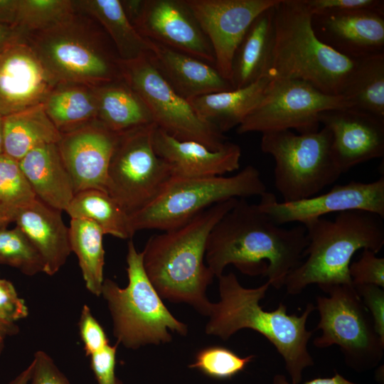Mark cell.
<instances>
[{
  "instance_id": "1",
  "label": "cell",
  "mask_w": 384,
  "mask_h": 384,
  "mask_svg": "<svg viewBox=\"0 0 384 384\" xmlns=\"http://www.w3.org/2000/svg\"><path fill=\"white\" fill-rule=\"evenodd\" d=\"M307 245L303 225L284 228L257 204L239 198L211 230L205 258L217 278L233 265L244 274L267 276L270 286L280 289L302 262Z\"/></svg>"
},
{
  "instance_id": "2",
  "label": "cell",
  "mask_w": 384,
  "mask_h": 384,
  "mask_svg": "<svg viewBox=\"0 0 384 384\" xmlns=\"http://www.w3.org/2000/svg\"><path fill=\"white\" fill-rule=\"evenodd\" d=\"M218 279L220 299L212 302L206 333L223 341L245 329L260 334L282 357L291 383L299 384L304 370L314 364L308 349L314 331L307 330L306 321L315 306L308 303L300 316L288 314L282 303L274 310L265 311L260 302L270 286L267 281L258 287L247 288L233 272Z\"/></svg>"
},
{
  "instance_id": "3",
  "label": "cell",
  "mask_w": 384,
  "mask_h": 384,
  "mask_svg": "<svg viewBox=\"0 0 384 384\" xmlns=\"http://www.w3.org/2000/svg\"><path fill=\"white\" fill-rule=\"evenodd\" d=\"M238 199L215 204L186 223L149 238L142 251L143 265L161 299L188 304L208 316L212 302L206 290L215 277L204 262L208 238Z\"/></svg>"
},
{
  "instance_id": "4",
  "label": "cell",
  "mask_w": 384,
  "mask_h": 384,
  "mask_svg": "<svg viewBox=\"0 0 384 384\" xmlns=\"http://www.w3.org/2000/svg\"><path fill=\"white\" fill-rule=\"evenodd\" d=\"M383 218L364 210L337 213L334 220L323 217L303 225L308 245L305 261L286 277L284 287L290 295L302 293L310 284L321 289L335 284H353L351 260L356 251L378 252L384 245Z\"/></svg>"
},
{
  "instance_id": "5",
  "label": "cell",
  "mask_w": 384,
  "mask_h": 384,
  "mask_svg": "<svg viewBox=\"0 0 384 384\" xmlns=\"http://www.w3.org/2000/svg\"><path fill=\"white\" fill-rule=\"evenodd\" d=\"M274 41L265 77L297 79L324 93L341 95L356 60L322 43L304 0H279L274 7Z\"/></svg>"
},
{
  "instance_id": "6",
  "label": "cell",
  "mask_w": 384,
  "mask_h": 384,
  "mask_svg": "<svg viewBox=\"0 0 384 384\" xmlns=\"http://www.w3.org/2000/svg\"><path fill=\"white\" fill-rule=\"evenodd\" d=\"M26 39L56 83L97 87L122 78L110 38L93 18L78 9L63 22L28 33Z\"/></svg>"
},
{
  "instance_id": "7",
  "label": "cell",
  "mask_w": 384,
  "mask_h": 384,
  "mask_svg": "<svg viewBox=\"0 0 384 384\" xmlns=\"http://www.w3.org/2000/svg\"><path fill=\"white\" fill-rule=\"evenodd\" d=\"M126 260L127 287L122 288L107 278L100 294L107 303L117 343L134 350L171 342L169 331L186 336L187 324L174 316L164 305L145 272L142 252L137 250L132 240L127 244Z\"/></svg>"
},
{
  "instance_id": "8",
  "label": "cell",
  "mask_w": 384,
  "mask_h": 384,
  "mask_svg": "<svg viewBox=\"0 0 384 384\" xmlns=\"http://www.w3.org/2000/svg\"><path fill=\"white\" fill-rule=\"evenodd\" d=\"M266 192L260 171L252 165L230 176L171 177L151 203L129 215V231L133 236L145 229L172 230L215 204Z\"/></svg>"
},
{
  "instance_id": "9",
  "label": "cell",
  "mask_w": 384,
  "mask_h": 384,
  "mask_svg": "<svg viewBox=\"0 0 384 384\" xmlns=\"http://www.w3.org/2000/svg\"><path fill=\"white\" fill-rule=\"evenodd\" d=\"M262 134L260 148L274 159V185L284 202L314 196L342 174L325 127L305 134L282 130Z\"/></svg>"
},
{
  "instance_id": "10",
  "label": "cell",
  "mask_w": 384,
  "mask_h": 384,
  "mask_svg": "<svg viewBox=\"0 0 384 384\" xmlns=\"http://www.w3.org/2000/svg\"><path fill=\"white\" fill-rule=\"evenodd\" d=\"M321 290L328 296L316 297L319 321L315 330L321 334L314 339L315 347L338 346L346 364L356 371L375 368L383 359L384 341L353 284L331 285Z\"/></svg>"
},
{
  "instance_id": "11",
  "label": "cell",
  "mask_w": 384,
  "mask_h": 384,
  "mask_svg": "<svg viewBox=\"0 0 384 384\" xmlns=\"http://www.w3.org/2000/svg\"><path fill=\"white\" fill-rule=\"evenodd\" d=\"M155 127L119 134L110 161L107 192L128 215L151 203L172 177L154 150Z\"/></svg>"
},
{
  "instance_id": "12",
  "label": "cell",
  "mask_w": 384,
  "mask_h": 384,
  "mask_svg": "<svg viewBox=\"0 0 384 384\" xmlns=\"http://www.w3.org/2000/svg\"><path fill=\"white\" fill-rule=\"evenodd\" d=\"M122 78L149 109L155 125L173 137L199 142L212 150L226 144L227 137L203 120L188 100L170 86L147 55L122 61Z\"/></svg>"
},
{
  "instance_id": "13",
  "label": "cell",
  "mask_w": 384,
  "mask_h": 384,
  "mask_svg": "<svg viewBox=\"0 0 384 384\" xmlns=\"http://www.w3.org/2000/svg\"><path fill=\"white\" fill-rule=\"evenodd\" d=\"M350 107L341 95L322 92L297 79L270 80L255 108L237 127L240 134L296 129L299 134L319 130V114L327 110Z\"/></svg>"
},
{
  "instance_id": "14",
  "label": "cell",
  "mask_w": 384,
  "mask_h": 384,
  "mask_svg": "<svg viewBox=\"0 0 384 384\" xmlns=\"http://www.w3.org/2000/svg\"><path fill=\"white\" fill-rule=\"evenodd\" d=\"M279 1L185 0L212 46L214 66L230 83L234 55L246 31L259 14Z\"/></svg>"
},
{
  "instance_id": "15",
  "label": "cell",
  "mask_w": 384,
  "mask_h": 384,
  "mask_svg": "<svg viewBox=\"0 0 384 384\" xmlns=\"http://www.w3.org/2000/svg\"><path fill=\"white\" fill-rule=\"evenodd\" d=\"M259 208L278 225L304 223L331 213L364 210L384 218V178L370 183L351 181L336 185L328 192L292 202H277L266 192L260 196Z\"/></svg>"
},
{
  "instance_id": "16",
  "label": "cell",
  "mask_w": 384,
  "mask_h": 384,
  "mask_svg": "<svg viewBox=\"0 0 384 384\" xmlns=\"http://www.w3.org/2000/svg\"><path fill=\"white\" fill-rule=\"evenodd\" d=\"M134 28L154 42L215 64L212 46L185 0H145Z\"/></svg>"
},
{
  "instance_id": "17",
  "label": "cell",
  "mask_w": 384,
  "mask_h": 384,
  "mask_svg": "<svg viewBox=\"0 0 384 384\" xmlns=\"http://www.w3.org/2000/svg\"><path fill=\"white\" fill-rule=\"evenodd\" d=\"M56 84L26 38L0 52V115L43 103Z\"/></svg>"
},
{
  "instance_id": "18",
  "label": "cell",
  "mask_w": 384,
  "mask_h": 384,
  "mask_svg": "<svg viewBox=\"0 0 384 384\" xmlns=\"http://www.w3.org/2000/svg\"><path fill=\"white\" fill-rule=\"evenodd\" d=\"M319 121L331 134V150L342 174L384 156V119L351 107L324 110Z\"/></svg>"
},
{
  "instance_id": "19",
  "label": "cell",
  "mask_w": 384,
  "mask_h": 384,
  "mask_svg": "<svg viewBox=\"0 0 384 384\" xmlns=\"http://www.w3.org/2000/svg\"><path fill=\"white\" fill-rule=\"evenodd\" d=\"M312 29L324 44L353 60L384 53V13L358 10L311 14Z\"/></svg>"
},
{
  "instance_id": "20",
  "label": "cell",
  "mask_w": 384,
  "mask_h": 384,
  "mask_svg": "<svg viewBox=\"0 0 384 384\" xmlns=\"http://www.w3.org/2000/svg\"><path fill=\"white\" fill-rule=\"evenodd\" d=\"M117 136L97 122L62 134L58 146L75 193L90 188L107 192V170Z\"/></svg>"
},
{
  "instance_id": "21",
  "label": "cell",
  "mask_w": 384,
  "mask_h": 384,
  "mask_svg": "<svg viewBox=\"0 0 384 384\" xmlns=\"http://www.w3.org/2000/svg\"><path fill=\"white\" fill-rule=\"evenodd\" d=\"M153 144L156 154L169 167L172 177L218 176L240 168L241 149L228 141L214 151L197 142L177 139L156 126Z\"/></svg>"
},
{
  "instance_id": "22",
  "label": "cell",
  "mask_w": 384,
  "mask_h": 384,
  "mask_svg": "<svg viewBox=\"0 0 384 384\" xmlns=\"http://www.w3.org/2000/svg\"><path fill=\"white\" fill-rule=\"evenodd\" d=\"M154 43V49L147 55L149 60L175 92L186 100L233 89L213 65Z\"/></svg>"
},
{
  "instance_id": "23",
  "label": "cell",
  "mask_w": 384,
  "mask_h": 384,
  "mask_svg": "<svg viewBox=\"0 0 384 384\" xmlns=\"http://www.w3.org/2000/svg\"><path fill=\"white\" fill-rule=\"evenodd\" d=\"M60 212L36 198L18 214L14 222L40 254L44 273L50 276L60 270L72 252L69 227Z\"/></svg>"
},
{
  "instance_id": "24",
  "label": "cell",
  "mask_w": 384,
  "mask_h": 384,
  "mask_svg": "<svg viewBox=\"0 0 384 384\" xmlns=\"http://www.w3.org/2000/svg\"><path fill=\"white\" fill-rule=\"evenodd\" d=\"M18 164L36 198L54 209L65 211L75 193L58 144L34 148Z\"/></svg>"
},
{
  "instance_id": "25",
  "label": "cell",
  "mask_w": 384,
  "mask_h": 384,
  "mask_svg": "<svg viewBox=\"0 0 384 384\" xmlns=\"http://www.w3.org/2000/svg\"><path fill=\"white\" fill-rule=\"evenodd\" d=\"M270 81L265 76L241 88L206 94L188 101L203 120L224 133L238 127L255 108Z\"/></svg>"
},
{
  "instance_id": "26",
  "label": "cell",
  "mask_w": 384,
  "mask_h": 384,
  "mask_svg": "<svg viewBox=\"0 0 384 384\" xmlns=\"http://www.w3.org/2000/svg\"><path fill=\"white\" fill-rule=\"evenodd\" d=\"M274 6L255 18L235 51L231 77L233 89L245 87L265 76L274 41Z\"/></svg>"
},
{
  "instance_id": "27",
  "label": "cell",
  "mask_w": 384,
  "mask_h": 384,
  "mask_svg": "<svg viewBox=\"0 0 384 384\" xmlns=\"http://www.w3.org/2000/svg\"><path fill=\"white\" fill-rule=\"evenodd\" d=\"M95 90L96 122L107 130L119 134L154 124L145 103L123 78Z\"/></svg>"
},
{
  "instance_id": "28",
  "label": "cell",
  "mask_w": 384,
  "mask_h": 384,
  "mask_svg": "<svg viewBox=\"0 0 384 384\" xmlns=\"http://www.w3.org/2000/svg\"><path fill=\"white\" fill-rule=\"evenodd\" d=\"M76 8L93 18L104 29L119 59L132 60L149 54L152 41L144 37L126 16L120 0L74 1Z\"/></svg>"
},
{
  "instance_id": "29",
  "label": "cell",
  "mask_w": 384,
  "mask_h": 384,
  "mask_svg": "<svg viewBox=\"0 0 384 384\" xmlns=\"http://www.w3.org/2000/svg\"><path fill=\"white\" fill-rule=\"evenodd\" d=\"M61 135L43 103L3 117V153L17 161L37 146L58 144Z\"/></svg>"
},
{
  "instance_id": "30",
  "label": "cell",
  "mask_w": 384,
  "mask_h": 384,
  "mask_svg": "<svg viewBox=\"0 0 384 384\" xmlns=\"http://www.w3.org/2000/svg\"><path fill=\"white\" fill-rule=\"evenodd\" d=\"M43 104L48 117L61 134L96 122L95 87L57 83Z\"/></svg>"
},
{
  "instance_id": "31",
  "label": "cell",
  "mask_w": 384,
  "mask_h": 384,
  "mask_svg": "<svg viewBox=\"0 0 384 384\" xmlns=\"http://www.w3.org/2000/svg\"><path fill=\"white\" fill-rule=\"evenodd\" d=\"M341 95L350 107L384 119V53L356 60Z\"/></svg>"
},
{
  "instance_id": "32",
  "label": "cell",
  "mask_w": 384,
  "mask_h": 384,
  "mask_svg": "<svg viewBox=\"0 0 384 384\" xmlns=\"http://www.w3.org/2000/svg\"><path fill=\"white\" fill-rule=\"evenodd\" d=\"M65 212L70 219L94 222L105 235L124 240L132 237L128 213L105 191L90 188L76 193Z\"/></svg>"
},
{
  "instance_id": "33",
  "label": "cell",
  "mask_w": 384,
  "mask_h": 384,
  "mask_svg": "<svg viewBox=\"0 0 384 384\" xmlns=\"http://www.w3.org/2000/svg\"><path fill=\"white\" fill-rule=\"evenodd\" d=\"M104 233L94 222L85 219H70L69 236L71 251L78 257L87 289L100 296L105 279Z\"/></svg>"
},
{
  "instance_id": "34",
  "label": "cell",
  "mask_w": 384,
  "mask_h": 384,
  "mask_svg": "<svg viewBox=\"0 0 384 384\" xmlns=\"http://www.w3.org/2000/svg\"><path fill=\"white\" fill-rule=\"evenodd\" d=\"M36 199L18 161L0 154V229L15 222L18 214Z\"/></svg>"
},
{
  "instance_id": "35",
  "label": "cell",
  "mask_w": 384,
  "mask_h": 384,
  "mask_svg": "<svg viewBox=\"0 0 384 384\" xmlns=\"http://www.w3.org/2000/svg\"><path fill=\"white\" fill-rule=\"evenodd\" d=\"M76 11L70 0H18L15 26L26 36L63 22Z\"/></svg>"
},
{
  "instance_id": "36",
  "label": "cell",
  "mask_w": 384,
  "mask_h": 384,
  "mask_svg": "<svg viewBox=\"0 0 384 384\" xmlns=\"http://www.w3.org/2000/svg\"><path fill=\"white\" fill-rule=\"evenodd\" d=\"M0 265L16 268L27 276L44 273L40 254L17 226L0 229Z\"/></svg>"
},
{
  "instance_id": "37",
  "label": "cell",
  "mask_w": 384,
  "mask_h": 384,
  "mask_svg": "<svg viewBox=\"0 0 384 384\" xmlns=\"http://www.w3.org/2000/svg\"><path fill=\"white\" fill-rule=\"evenodd\" d=\"M255 356H238L222 346H210L199 350L189 368L216 379H230L245 370Z\"/></svg>"
},
{
  "instance_id": "38",
  "label": "cell",
  "mask_w": 384,
  "mask_h": 384,
  "mask_svg": "<svg viewBox=\"0 0 384 384\" xmlns=\"http://www.w3.org/2000/svg\"><path fill=\"white\" fill-rule=\"evenodd\" d=\"M363 249L358 260L351 262L348 271L354 286L373 284L384 289V258Z\"/></svg>"
},
{
  "instance_id": "39",
  "label": "cell",
  "mask_w": 384,
  "mask_h": 384,
  "mask_svg": "<svg viewBox=\"0 0 384 384\" xmlns=\"http://www.w3.org/2000/svg\"><path fill=\"white\" fill-rule=\"evenodd\" d=\"M118 343H110L87 355L97 384H122L115 373Z\"/></svg>"
},
{
  "instance_id": "40",
  "label": "cell",
  "mask_w": 384,
  "mask_h": 384,
  "mask_svg": "<svg viewBox=\"0 0 384 384\" xmlns=\"http://www.w3.org/2000/svg\"><path fill=\"white\" fill-rule=\"evenodd\" d=\"M28 309L25 300L19 297L13 283L0 279V320L15 323L26 319Z\"/></svg>"
},
{
  "instance_id": "41",
  "label": "cell",
  "mask_w": 384,
  "mask_h": 384,
  "mask_svg": "<svg viewBox=\"0 0 384 384\" xmlns=\"http://www.w3.org/2000/svg\"><path fill=\"white\" fill-rule=\"evenodd\" d=\"M78 329L86 355L109 343L103 328L86 304L81 310Z\"/></svg>"
},
{
  "instance_id": "42",
  "label": "cell",
  "mask_w": 384,
  "mask_h": 384,
  "mask_svg": "<svg viewBox=\"0 0 384 384\" xmlns=\"http://www.w3.org/2000/svg\"><path fill=\"white\" fill-rule=\"evenodd\" d=\"M311 14L369 10L384 13L383 0H304Z\"/></svg>"
},
{
  "instance_id": "43",
  "label": "cell",
  "mask_w": 384,
  "mask_h": 384,
  "mask_svg": "<svg viewBox=\"0 0 384 384\" xmlns=\"http://www.w3.org/2000/svg\"><path fill=\"white\" fill-rule=\"evenodd\" d=\"M28 384H71L53 359L44 351L35 352Z\"/></svg>"
},
{
  "instance_id": "44",
  "label": "cell",
  "mask_w": 384,
  "mask_h": 384,
  "mask_svg": "<svg viewBox=\"0 0 384 384\" xmlns=\"http://www.w3.org/2000/svg\"><path fill=\"white\" fill-rule=\"evenodd\" d=\"M354 287L370 313L375 330L380 338L384 341V289L373 284Z\"/></svg>"
},
{
  "instance_id": "45",
  "label": "cell",
  "mask_w": 384,
  "mask_h": 384,
  "mask_svg": "<svg viewBox=\"0 0 384 384\" xmlns=\"http://www.w3.org/2000/svg\"><path fill=\"white\" fill-rule=\"evenodd\" d=\"M272 384H292L288 382L285 375L282 374H277L274 376ZM303 384H357L353 383L343 376L335 372L333 377L331 378H316L308 380Z\"/></svg>"
},
{
  "instance_id": "46",
  "label": "cell",
  "mask_w": 384,
  "mask_h": 384,
  "mask_svg": "<svg viewBox=\"0 0 384 384\" xmlns=\"http://www.w3.org/2000/svg\"><path fill=\"white\" fill-rule=\"evenodd\" d=\"M26 38L17 27L0 24V52L13 43Z\"/></svg>"
},
{
  "instance_id": "47",
  "label": "cell",
  "mask_w": 384,
  "mask_h": 384,
  "mask_svg": "<svg viewBox=\"0 0 384 384\" xmlns=\"http://www.w3.org/2000/svg\"><path fill=\"white\" fill-rule=\"evenodd\" d=\"M18 0H0V24L15 26Z\"/></svg>"
},
{
  "instance_id": "48",
  "label": "cell",
  "mask_w": 384,
  "mask_h": 384,
  "mask_svg": "<svg viewBox=\"0 0 384 384\" xmlns=\"http://www.w3.org/2000/svg\"><path fill=\"white\" fill-rule=\"evenodd\" d=\"M145 0H120L123 11L130 23L134 26L140 18Z\"/></svg>"
},
{
  "instance_id": "49",
  "label": "cell",
  "mask_w": 384,
  "mask_h": 384,
  "mask_svg": "<svg viewBox=\"0 0 384 384\" xmlns=\"http://www.w3.org/2000/svg\"><path fill=\"white\" fill-rule=\"evenodd\" d=\"M19 332V327L15 323L0 320V338L15 336Z\"/></svg>"
},
{
  "instance_id": "50",
  "label": "cell",
  "mask_w": 384,
  "mask_h": 384,
  "mask_svg": "<svg viewBox=\"0 0 384 384\" xmlns=\"http://www.w3.org/2000/svg\"><path fill=\"white\" fill-rule=\"evenodd\" d=\"M33 365L31 363L23 370L17 375L13 380L7 384H28Z\"/></svg>"
},
{
  "instance_id": "51",
  "label": "cell",
  "mask_w": 384,
  "mask_h": 384,
  "mask_svg": "<svg viewBox=\"0 0 384 384\" xmlns=\"http://www.w3.org/2000/svg\"><path fill=\"white\" fill-rule=\"evenodd\" d=\"M4 151L3 116L0 115V154Z\"/></svg>"
},
{
  "instance_id": "52",
  "label": "cell",
  "mask_w": 384,
  "mask_h": 384,
  "mask_svg": "<svg viewBox=\"0 0 384 384\" xmlns=\"http://www.w3.org/2000/svg\"><path fill=\"white\" fill-rule=\"evenodd\" d=\"M4 339L5 338H0V353L2 352L4 347Z\"/></svg>"
}]
</instances>
